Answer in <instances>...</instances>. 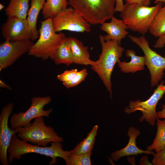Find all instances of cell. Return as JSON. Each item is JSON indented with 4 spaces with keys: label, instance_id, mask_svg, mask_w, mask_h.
I'll list each match as a JSON object with an SVG mask.
<instances>
[{
    "label": "cell",
    "instance_id": "cell-30",
    "mask_svg": "<svg viewBox=\"0 0 165 165\" xmlns=\"http://www.w3.org/2000/svg\"><path fill=\"white\" fill-rule=\"evenodd\" d=\"M116 4L115 8V11L116 12H121L124 8V4L123 0H115Z\"/></svg>",
    "mask_w": 165,
    "mask_h": 165
},
{
    "label": "cell",
    "instance_id": "cell-26",
    "mask_svg": "<svg viewBox=\"0 0 165 165\" xmlns=\"http://www.w3.org/2000/svg\"><path fill=\"white\" fill-rule=\"evenodd\" d=\"M79 72L77 69L67 70L57 75L56 79L61 82L62 84L67 88L69 85L76 79Z\"/></svg>",
    "mask_w": 165,
    "mask_h": 165
},
{
    "label": "cell",
    "instance_id": "cell-24",
    "mask_svg": "<svg viewBox=\"0 0 165 165\" xmlns=\"http://www.w3.org/2000/svg\"><path fill=\"white\" fill-rule=\"evenodd\" d=\"M157 131L156 136L152 144L148 146L147 149L154 150L158 152L165 147V119L162 120L156 118Z\"/></svg>",
    "mask_w": 165,
    "mask_h": 165
},
{
    "label": "cell",
    "instance_id": "cell-17",
    "mask_svg": "<svg viewBox=\"0 0 165 165\" xmlns=\"http://www.w3.org/2000/svg\"><path fill=\"white\" fill-rule=\"evenodd\" d=\"M126 56L130 58L129 62L119 61L117 64L120 71L123 73H134L145 69V58L144 56H140L136 55L134 50L128 49L126 51Z\"/></svg>",
    "mask_w": 165,
    "mask_h": 165
},
{
    "label": "cell",
    "instance_id": "cell-9",
    "mask_svg": "<svg viewBox=\"0 0 165 165\" xmlns=\"http://www.w3.org/2000/svg\"><path fill=\"white\" fill-rule=\"evenodd\" d=\"M51 100L50 96L33 97L30 106L27 111L14 113L11 116L10 122L11 128L16 129L20 127H28L31 124V121L34 119L39 117H49L53 109L45 110L43 108Z\"/></svg>",
    "mask_w": 165,
    "mask_h": 165
},
{
    "label": "cell",
    "instance_id": "cell-21",
    "mask_svg": "<svg viewBox=\"0 0 165 165\" xmlns=\"http://www.w3.org/2000/svg\"><path fill=\"white\" fill-rule=\"evenodd\" d=\"M98 128L97 125L94 126L86 137L70 151V153L76 154L92 153Z\"/></svg>",
    "mask_w": 165,
    "mask_h": 165
},
{
    "label": "cell",
    "instance_id": "cell-3",
    "mask_svg": "<svg viewBox=\"0 0 165 165\" xmlns=\"http://www.w3.org/2000/svg\"><path fill=\"white\" fill-rule=\"evenodd\" d=\"M124 6L120 14L122 20L128 29L144 35L148 31L156 13L162 7L163 3L159 2L151 7L127 3Z\"/></svg>",
    "mask_w": 165,
    "mask_h": 165
},
{
    "label": "cell",
    "instance_id": "cell-8",
    "mask_svg": "<svg viewBox=\"0 0 165 165\" xmlns=\"http://www.w3.org/2000/svg\"><path fill=\"white\" fill-rule=\"evenodd\" d=\"M165 93V82L162 80L157 86L152 95L148 99L142 101L139 99L130 101L128 105L124 109L127 114L140 111L142 115L139 119L140 122L145 120L152 126L155 125L158 117L156 111L157 105Z\"/></svg>",
    "mask_w": 165,
    "mask_h": 165
},
{
    "label": "cell",
    "instance_id": "cell-1",
    "mask_svg": "<svg viewBox=\"0 0 165 165\" xmlns=\"http://www.w3.org/2000/svg\"><path fill=\"white\" fill-rule=\"evenodd\" d=\"M101 52L95 65L91 68L98 75L109 93L112 99L111 77L114 67L119 61L125 49L116 41L105 40L103 36H99Z\"/></svg>",
    "mask_w": 165,
    "mask_h": 165
},
{
    "label": "cell",
    "instance_id": "cell-12",
    "mask_svg": "<svg viewBox=\"0 0 165 165\" xmlns=\"http://www.w3.org/2000/svg\"><path fill=\"white\" fill-rule=\"evenodd\" d=\"M14 108L10 103L2 109L0 114V161L2 165H9L8 149L13 137L17 134L16 129L9 127V118Z\"/></svg>",
    "mask_w": 165,
    "mask_h": 165
},
{
    "label": "cell",
    "instance_id": "cell-6",
    "mask_svg": "<svg viewBox=\"0 0 165 165\" xmlns=\"http://www.w3.org/2000/svg\"><path fill=\"white\" fill-rule=\"evenodd\" d=\"M17 136L24 141L30 142L35 145L46 146L50 143L62 142L63 138L58 135L54 128L45 124L43 117L35 119L29 127H20L16 129Z\"/></svg>",
    "mask_w": 165,
    "mask_h": 165
},
{
    "label": "cell",
    "instance_id": "cell-28",
    "mask_svg": "<svg viewBox=\"0 0 165 165\" xmlns=\"http://www.w3.org/2000/svg\"><path fill=\"white\" fill-rule=\"evenodd\" d=\"M151 0H125L126 3L137 4L140 6H149Z\"/></svg>",
    "mask_w": 165,
    "mask_h": 165
},
{
    "label": "cell",
    "instance_id": "cell-22",
    "mask_svg": "<svg viewBox=\"0 0 165 165\" xmlns=\"http://www.w3.org/2000/svg\"><path fill=\"white\" fill-rule=\"evenodd\" d=\"M67 0H46L42 9V14L46 19L55 16L61 11L67 8Z\"/></svg>",
    "mask_w": 165,
    "mask_h": 165
},
{
    "label": "cell",
    "instance_id": "cell-23",
    "mask_svg": "<svg viewBox=\"0 0 165 165\" xmlns=\"http://www.w3.org/2000/svg\"><path fill=\"white\" fill-rule=\"evenodd\" d=\"M148 31L156 38L165 35V6L162 7L156 13Z\"/></svg>",
    "mask_w": 165,
    "mask_h": 165
},
{
    "label": "cell",
    "instance_id": "cell-2",
    "mask_svg": "<svg viewBox=\"0 0 165 165\" xmlns=\"http://www.w3.org/2000/svg\"><path fill=\"white\" fill-rule=\"evenodd\" d=\"M8 153L9 154L8 161L10 164L14 159L20 160L23 155L34 153L51 157L52 160L49 163L50 165L56 164L58 157L63 158L65 161L71 153L70 151L63 149L60 142H51L50 146H40L29 144L20 139L16 135L12 138Z\"/></svg>",
    "mask_w": 165,
    "mask_h": 165
},
{
    "label": "cell",
    "instance_id": "cell-20",
    "mask_svg": "<svg viewBox=\"0 0 165 165\" xmlns=\"http://www.w3.org/2000/svg\"><path fill=\"white\" fill-rule=\"evenodd\" d=\"M30 0H10L5 9L8 17L16 16L21 19H26Z\"/></svg>",
    "mask_w": 165,
    "mask_h": 165
},
{
    "label": "cell",
    "instance_id": "cell-7",
    "mask_svg": "<svg viewBox=\"0 0 165 165\" xmlns=\"http://www.w3.org/2000/svg\"><path fill=\"white\" fill-rule=\"evenodd\" d=\"M128 37L143 52L145 58V64L150 75L151 87L157 86L165 75V57L150 48L148 41L144 35L138 37L130 35Z\"/></svg>",
    "mask_w": 165,
    "mask_h": 165
},
{
    "label": "cell",
    "instance_id": "cell-18",
    "mask_svg": "<svg viewBox=\"0 0 165 165\" xmlns=\"http://www.w3.org/2000/svg\"><path fill=\"white\" fill-rule=\"evenodd\" d=\"M31 7L28 13L27 19L32 33V41L37 39L39 36V32L37 28L36 24L39 13L42 10L46 0H30Z\"/></svg>",
    "mask_w": 165,
    "mask_h": 165
},
{
    "label": "cell",
    "instance_id": "cell-25",
    "mask_svg": "<svg viewBox=\"0 0 165 165\" xmlns=\"http://www.w3.org/2000/svg\"><path fill=\"white\" fill-rule=\"evenodd\" d=\"M92 153L76 154L70 153L65 161L67 165H90Z\"/></svg>",
    "mask_w": 165,
    "mask_h": 165
},
{
    "label": "cell",
    "instance_id": "cell-15",
    "mask_svg": "<svg viewBox=\"0 0 165 165\" xmlns=\"http://www.w3.org/2000/svg\"><path fill=\"white\" fill-rule=\"evenodd\" d=\"M110 22H104L100 27V29L106 33L103 36L105 40H112L117 41L120 45L122 40L128 34L127 31L128 27L122 20L118 19L113 16Z\"/></svg>",
    "mask_w": 165,
    "mask_h": 165
},
{
    "label": "cell",
    "instance_id": "cell-27",
    "mask_svg": "<svg viewBox=\"0 0 165 165\" xmlns=\"http://www.w3.org/2000/svg\"><path fill=\"white\" fill-rule=\"evenodd\" d=\"M153 156L152 165H165V147L162 150L155 153Z\"/></svg>",
    "mask_w": 165,
    "mask_h": 165
},
{
    "label": "cell",
    "instance_id": "cell-10",
    "mask_svg": "<svg viewBox=\"0 0 165 165\" xmlns=\"http://www.w3.org/2000/svg\"><path fill=\"white\" fill-rule=\"evenodd\" d=\"M52 21L56 32L63 30L89 32L91 30V24L71 6L60 11Z\"/></svg>",
    "mask_w": 165,
    "mask_h": 165
},
{
    "label": "cell",
    "instance_id": "cell-29",
    "mask_svg": "<svg viewBox=\"0 0 165 165\" xmlns=\"http://www.w3.org/2000/svg\"><path fill=\"white\" fill-rule=\"evenodd\" d=\"M165 46V35L158 38L154 46L155 48L161 49Z\"/></svg>",
    "mask_w": 165,
    "mask_h": 165
},
{
    "label": "cell",
    "instance_id": "cell-5",
    "mask_svg": "<svg viewBox=\"0 0 165 165\" xmlns=\"http://www.w3.org/2000/svg\"><path fill=\"white\" fill-rule=\"evenodd\" d=\"M39 36L28 52L30 56L46 61L67 38L62 32L57 33L53 28L52 18L41 22Z\"/></svg>",
    "mask_w": 165,
    "mask_h": 165
},
{
    "label": "cell",
    "instance_id": "cell-32",
    "mask_svg": "<svg viewBox=\"0 0 165 165\" xmlns=\"http://www.w3.org/2000/svg\"><path fill=\"white\" fill-rule=\"evenodd\" d=\"M159 2L165 3V0H155L154 2L156 4Z\"/></svg>",
    "mask_w": 165,
    "mask_h": 165
},
{
    "label": "cell",
    "instance_id": "cell-33",
    "mask_svg": "<svg viewBox=\"0 0 165 165\" xmlns=\"http://www.w3.org/2000/svg\"><path fill=\"white\" fill-rule=\"evenodd\" d=\"M4 6L1 3L0 4V10H2L4 8Z\"/></svg>",
    "mask_w": 165,
    "mask_h": 165
},
{
    "label": "cell",
    "instance_id": "cell-16",
    "mask_svg": "<svg viewBox=\"0 0 165 165\" xmlns=\"http://www.w3.org/2000/svg\"><path fill=\"white\" fill-rule=\"evenodd\" d=\"M67 40L70 44L72 51L73 63L91 66L95 65V61L90 59L88 48L85 46L83 43L76 38L68 37Z\"/></svg>",
    "mask_w": 165,
    "mask_h": 165
},
{
    "label": "cell",
    "instance_id": "cell-19",
    "mask_svg": "<svg viewBox=\"0 0 165 165\" xmlns=\"http://www.w3.org/2000/svg\"><path fill=\"white\" fill-rule=\"evenodd\" d=\"M50 58L57 65L63 64L69 66L73 63L71 49L67 38Z\"/></svg>",
    "mask_w": 165,
    "mask_h": 165
},
{
    "label": "cell",
    "instance_id": "cell-11",
    "mask_svg": "<svg viewBox=\"0 0 165 165\" xmlns=\"http://www.w3.org/2000/svg\"><path fill=\"white\" fill-rule=\"evenodd\" d=\"M34 43L30 40L10 41L0 44V71L13 65L20 57L28 52Z\"/></svg>",
    "mask_w": 165,
    "mask_h": 165
},
{
    "label": "cell",
    "instance_id": "cell-14",
    "mask_svg": "<svg viewBox=\"0 0 165 165\" xmlns=\"http://www.w3.org/2000/svg\"><path fill=\"white\" fill-rule=\"evenodd\" d=\"M140 134V130L131 127L128 130L127 135L129 141L127 145L124 148L112 152L111 156L112 160L118 161L121 158L131 155H137L142 153L153 155L155 152L152 150H143L138 148L136 145V139Z\"/></svg>",
    "mask_w": 165,
    "mask_h": 165
},
{
    "label": "cell",
    "instance_id": "cell-31",
    "mask_svg": "<svg viewBox=\"0 0 165 165\" xmlns=\"http://www.w3.org/2000/svg\"><path fill=\"white\" fill-rule=\"evenodd\" d=\"M161 110L157 112V116L159 119H165V104L162 105Z\"/></svg>",
    "mask_w": 165,
    "mask_h": 165
},
{
    "label": "cell",
    "instance_id": "cell-4",
    "mask_svg": "<svg viewBox=\"0 0 165 165\" xmlns=\"http://www.w3.org/2000/svg\"><path fill=\"white\" fill-rule=\"evenodd\" d=\"M69 5L91 24H101L114 16L115 0H68Z\"/></svg>",
    "mask_w": 165,
    "mask_h": 165
},
{
    "label": "cell",
    "instance_id": "cell-13",
    "mask_svg": "<svg viewBox=\"0 0 165 165\" xmlns=\"http://www.w3.org/2000/svg\"><path fill=\"white\" fill-rule=\"evenodd\" d=\"M2 33L6 41L31 40L32 33L27 19L16 16L8 17L1 27Z\"/></svg>",
    "mask_w": 165,
    "mask_h": 165
}]
</instances>
